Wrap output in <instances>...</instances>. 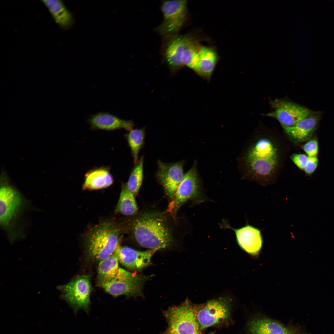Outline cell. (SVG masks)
Masks as SVG:
<instances>
[{
	"instance_id": "603a6c76",
	"label": "cell",
	"mask_w": 334,
	"mask_h": 334,
	"mask_svg": "<svg viewBox=\"0 0 334 334\" xmlns=\"http://www.w3.org/2000/svg\"><path fill=\"white\" fill-rule=\"evenodd\" d=\"M116 210L126 216L133 215L138 210L135 195L128 189L126 184L122 185Z\"/></svg>"
},
{
	"instance_id": "f1b7e54d",
	"label": "cell",
	"mask_w": 334,
	"mask_h": 334,
	"mask_svg": "<svg viewBox=\"0 0 334 334\" xmlns=\"http://www.w3.org/2000/svg\"><path fill=\"white\" fill-rule=\"evenodd\" d=\"M319 160L317 156L308 157L306 165L304 169L305 173L310 175L313 173L318 167Z\"/></svg>"
},
{
	"instance_id": "4fadbf2b",
	"label": "cell",
	"mask_w": 334,
	"mask_h": 334,
	"mask_svg": "<svg viewBox=\"0 0 334 334\" xmlns=\"http://www.w3.org/2000/svg\"><path fill=\"white\" fill-rule=\"evenodd\" d=\"M0 222L3 227L9 226L18 215L22 204L20 194L12 186L3 185L0 190Z\"/></svg>"
},
{
	"instance_id": "3957f363",
	"label": "cell",
	"mask_w": 334,
	"mask_h": 334,
	"mask_svg": "<svg viewBox=\"0 0 334 334\" xmlns=\"http://www.w3.org/2000/svg\"><path fill=\"white\" fill-rule=\"evenodd\" d=\"M278 154L272 142L267 138L257 140L247 152L246 162L251 171L261 177H267L274 171L278 163Z\"/></svg>"
},
{
	"instance_id": "8fae6325",
	"label": "cell",
	"mask_w": 334,
	"mask_h": 334,
	"mask_svg": "<svg viewBox=\"0 0 334 334\" xmlns=\"http://www.w3.org/2000/svg\"><path fill=\"white\" fill-rule=\"evenodd\" d=\"M221 225L222 228L229 229L234 231L238 244L246 252L254 257H257L259 254L263 246V239L259 229L248 224L235 229L225 220L222 221Z\"/></svg>"
},
{
	"instance_id": "d4e9b609",
	"label": "cell",
	"mask_w": 334,
	"mask_h": 334,
	"mask_svg": "<svg viewBox=\"0 0 334 334\" xmlns=\"http://www.w3.org/2000/svg\"><path fill=\"white\" fill-rule=\"evenodd\" d=\"M143 156H142L132 169L126 184L128 189L134 195L138 193L143 179Z\"/></svg>"
},
{
	"instance_id": "6da1fadb",
	"label": "cell",
	"mask_w": 334,
	"mask_h": 334,
	"mask_svg": "<svg viewBox=\"0 0 334 334\" xmlns=\"http://www.w3.org/2000/svg\"><path fill=\"white\" fill-rule=\"evenodd\" d=\"M167 220L155 213L144 214L133 223L134 238L141 246L153 249L165 248L173 242L172 232Z\"/></svg>"
},
{
	"instance_id": "d6986e66",
	"label": "cell",
	"mask_w": 334,
	"mask_h": 334,
	"mask_svg": "<svg viewBox=\"0 0 334 334\" xmlns=\"http://www.w3.org/2000/svg\"><path fill=\"white\" fill-rule=\"evenodd\" d=\"M249 329L252 334H297L295 330L266 318L253 319L250 323Z\"/></svg>"
},
{
	"instance_id": "7a4b0ae2",
	"label": "cell",
	"mask_w": 334,
	"mask_h": 334,
	"mask_svg": "<svg viewBox=\"0 0 334 334\" xmlns=\"http://www.w3.org/2000/svg\"><path fill=\"white\" fill-rule=\"evenodd\" d=\"M120 231L110 222L92 228L86 240V252L90 260L101 261L112 255L120 245Z\"/></svg>"
},
{
	"instance_id": "277c9868",
	"label": "cell",
	"mask_w": 334,
	"mask_h": 334,
	"mask_svg": "<svg viewBox=\"0 0 334 334\" xmlns=\"http://www.w3.org/2000/svg\"><path fill=\"white\" fill-rule=\"evenodd\" d=\"M168 328L161 334H201L195 306L188 301L164 312Z\"/></svg>"
},
{
	"instance_id": "2e32d148",
	"label": "cell",
	"mask_w": 334,
	"mask_h": 334,
	"mask_svg": "<svg viewBox=\"0 0 334 334\" xmlns=\"http://www.w3.org/2000/svg\"><path fill=\"white\" fill-rule=\"evenodd\" d=\"M87 122L92 130L112 131L123 129L129 131L134 125L132 120H123L108 112H99L91 114Z\"/></svg>"
},
{
	"instance_id": "cb8c5ba5",
	"label": "cell",
	"mask_w": 334,
	"mask_h": 334,
	"mask_svg": "<svg viewBox=\"0 0 334 334\" xmlns=\"http://www.w3.org/2000/svg\"><path fill=\"white\" fill-rule=\"evenodd\" d=\"M145 136L144 127L140 129H133L128 131L126 135L135 164L139 160V154L143 146Z\"/></svg>"
},
{
	"instance_id": "484cf974",
	"label": "cell",
	"mask_w": 334,
	"mask_h": 334,
	"mask_svg": "<svg viewBox=\"0 0 334 334\" xmlns=\"http://www.w3.org/2000/svg\"><path fill=\"white\" fill-rule=\"evenodd\" d=\"M192 41L185 49L182 56L183 66H185L196 72L199 64V49Z\"/></svg>"
},
{
	"instance_id": "4316f807",
	"label": "cell",
	"mask_w": 334,
	"mask_h": 334,
	"mask_svg": "<svg viewBox=\"0 0 334 334\" xmlns=\"http://www.w3.org/2000/svg\"><path fill=\"white\" fill-rule=\"evenodd\" d=\"M302 149L308 157L317 156L319 151L317 140L314 139L308 140L303 145Z\"/></svg>"
},
{
	"instance_id": "44dd1931",
	"label": "cell",
	"mask_w": 334,
	"mask_h": 334,
	"mask_svg": "<svg viewBox=\"0 0 334 334\" xmlns=\"http://www.w3.org/2000/svg\"><path fill=\"white\" fill-rule=\"evenodd\" d=\"M42 1L48 8L55 22L60 27L67 28L72 25V15L61 1L44 0Z\"/></svg>"
},
{
	"instance_id": "ba28073f",
	"label": "cell",
	"mask_w": 334,
	"mask_h": 334,
	"mask_svg": "<svg viewBox=\"0 0 334 334\" xmlns=\"http://www.w3.org/2000/svg\"><path fill=\"white\" fill-rule=\"evenodd\" d=\"M57 288L61 292V297L75 310L88 309L91 291L88 275L79 276L66 284L58 286Z\"/></svg>"
},
{
	"instance_id": "52a82bcc",
	"label": "cell",
	"mask_w": 334,
	"mask_h": 334,
	"mask_svg": "<svg viewBox=\"0 0 334 334\" xmlns=\"http://www.w3.org/2000/svg\"><path fill=\"white\" fill-rule=\"evenodd\" d=\"M147 278L141 274L131 273L120 268L116 276L109 281L98 283L108 293L115 297L141 294Z\"/></svg>"
},
{
	"instance_id": "8992f818",
	"label": "cell",
	"mask_w": 334,
	"mask_h": 334,
	"mask_svg": "<svg viewBox=\"0 0 334 334\" xmlns=\"http://www.w3.org/2000/svg\"><path fill=\"white\" fill-rule=\"evenodd\" d=\"M186 0L164 1L161 7L163 20L156 31L166 38L178 34L186 19Z\"/></svg>"
},
{
	"instance_id": "5bb4252c",
	"label": "cell",
	"mask_w": 334,
	"mask_h": 334,
	"mask_svg": "<svg viewBox=\"0 0 334 334\" xmlns=\"http://www.w3.org/2000/svg\"><path fill=\"white\" fill-rule=\"evenodd\" d=\"M159 250L140 251L119 245L116 250L119 262L123 266L131 270H139L149 265L152 255Z\"/></svg>"
},
{
	"instance_id": "9a60e30c",
	"label": "cell",
	"mask_w": 334,
	"mask_h": 334,
	"mask_svg": "<svg viewBox=\"0 0 334 334\" xmlns=\"http://www.w3.org/2000/svg\"><path fill=\"white\" fill-rule=\"evenodd\" d=\"M166 38L167 40L164 49V58L171 70L174 72L183 66L182 56L192 40L188 36L178 34Z\"/></svg>"
},
{
	"instance_id": "ffe728a7",
	"label": "cell",
	"mask_w": 334,
	"mask_h": 334,
	"mask_svg": "<svg viewBox=\"0 0 334 334\" xmlns=\"http://www.w3.org/2000/svg\"><path fill=\"white\" fill-rule=\"evenodd\" d=\"M199 64L195 72L202 78L209 80L217 62V54L213 49L202 46L199 48Z\"/></svg>"
},
{
	"instance_id": "83f0119b",
	"label": "cell",
	"mask_w": 334,
	"mask_h": 334,
	"mask_svg": "<svg viewBox=\"0 0 334 334\" xmlns=\"http://www.w3.org/2000/svg\"><path fill=\"white\" fill-rule=\"evenodd\" d=\"M308 156L305 154L295 153L291 156L292 161L299 169L304 170L306 165Z\"/></svg>"
},
{
	"instance_id": "9c48e42d",
	"label": "cell",
	"mask_w": 334,
	"mask_h": 334,
	"mask_svg": "<svg viewBox=\"0 0 334 334\" xmlns=\"http://www.w3.org/2000/svg\"><path fill=\"white\" fill-rule=\"evenodd\" d=\"M230 309V301L225 298L212 299L196 306L195 315L200 330L227 319Z\"/></svg>"
},
{
	"instance_id": "7c38bea8",
	"label": "cell",
	"mask_w": 334,
	"mask_h": 334,
	"mask_svg": "<svg viewBox=\"0 0 334 334\" xmlns=\"http://www.w3.org/2000/svg\"><path fill=\"white\" fill-rule=\"evenodd\" d=\"M156 178L162 185L166 194L172 198L184 176L183 161L166 163L158 160Z\"/></svg>"
},
{
	"instance_id": "5b68a950",
	"label": "cell",
	"mask_w": 334,
	"mask_h": 334,
	"mask_svg": "<svg viewBox=\"0 0 334 334\" xmlns=\"http://www.w3.org/2000/svg\"><path fill=\"white\" fill-rule=\"evenodd\" d=\"M172 198L169 206V210L171 213H175L189 200L197 205L208 200L203 193L195 166L184 174Z\"/></svg>"
},
{
	"instance_id": "e0dca14e",
	"label": "cell",
	"mask_w": 334,
	"mask_h": 334,
	"mask_svg": "<svg viewBox=\"0 0 334 334\" xmlns=\"http://www.w3.org/2000/svg\"><path fill=\"white\" fill-rule=\"evenodd\" d=\"M317 116L310 115L295 125L283 127L286 133L297 142H303L309 140L315 131L318 124Z\"/></svg>"
},
{
	"instance_id": "ac0fdd59",
	"label": "cell",
	"mask_w": 334,
	"mask_h": 334,
	"mask_svg": "<svg viewBox=\"0 0 334 334\" xmlns=\"http://www.w3.org/2000/svg\"><path fill=\"white\" fill-rule=\"evenodd\" d=\"M113 182V177L109 168H96L86 173L82 188L84 190H99L109 187Z\"/></svg>"
},
{
	"instance_id": "7402d4cb",
	"label": "cell",
	"mask_w": 334,
	"mask_h": 334,
	"mask_svg": "<svg viewBox=\"0 0 334 334\" xmlns=\"http://www.w3.org/2000/svg\"><path fill=\"white\" fill-rule=\"evenodd\" d=\"M119 262L116 250L109 257L100 261L97 268L98 283L107 282L113 279L120 268Z\"/></svg>"
},
{
	"instance_id": "30bf717a",
	"label": "cell",
	"mask_w": 334,
	"mask_h": 334,
	"mask_svg": "<svg viewBox=\"0 0 334 334\" xmlns=\"http://www.w3.org/2000/svg\"><path fill=\"white\" fill-rule=\"evenodd\" d=\"M272 105L275 110L264 115L276 119L283 127L292 126L311 114L307 108L291 102L276 100Z\"/></svg>"
}]
</instances>
